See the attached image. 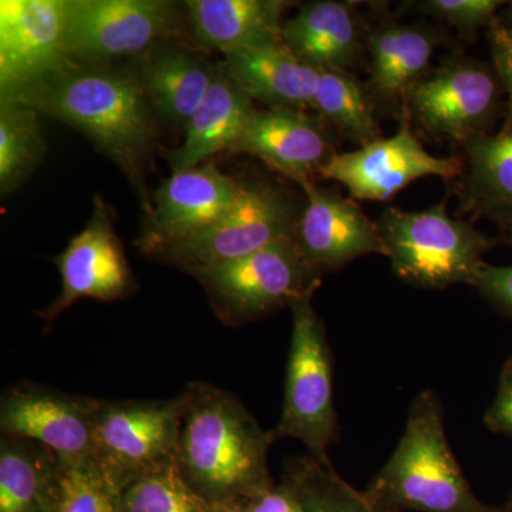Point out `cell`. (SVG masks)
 <instances>
[{"label":"cell","mask_w":512,"mask_h":512,"mask_svg":"<svg viewBox=\"0 0 512 512\" xmlns=\"http://www.w3.org/2000/svg\"><path fill=\"white\" fill-rule=\"evenodd\" d=\"M205 512H249L248 500L237 498V500H221L208 503Z\"/></svg>","instance_id":"d590c367"},{"label":"cell","mask_w":512,"mask_h":512,"mask_svg":"<svg viewBox=\"0 0 512 512\" xmlns=\"http://www.w3.org/2000/svg\"><path fill=\"white\" fill-rule=\"evenodd\" d=\"M180 423V397L100 400L94 420V460L123 487L174 460Z\"/></svg>","instance_id":"9c48e42d"},{"label":"cell","mask_w":512,"mask_h":512,"mask_svg":"<svg viewBox=\"0 0 512 512\" xmlns=\"http://www.w3.org/2000/svg\"><path fill=\"white\" fill-rule=\"evenodd\" d=\"M175 460L192 487L208 501L255 497L274 485L269 473L271 431L234 394L190 383L181 394Z\"/></svg>","instance_id":"7a4b0ae2"},{"label":"cell","mask_w":512,"mask_h":512,"mask_svg":"<svg viewBox=\"0 0 512 512\" xmlns=\"http://www.w3.org/2000/svg\"><path fill=\"white\" fill-rule=\"evenodd\" d=\"M447 202L444 198L423 211L387 208L376 222L393 274L407 284L430 289L473 286L484 255L497 245L473 224L451 218Z\"/></svg>","instance_id":"277c9868"},{"label":"cell","mask_w":512,"mask_h":512,"mask_svg":"<svg viewBox=\"0 0 512 512\" xmlns=\"http://www.w3.org/2000/svg\"><path fill=\"white\" fill-rule=\"evenodd\" d=\"M366 22V53L369 77L366 92L377 113L403 119L407 97L430 73L431 60L450 37L427 23H402L389 13Z\"/></svg>","instance_id":"5bb4252c"},{"label":"cell","mask_w":512,"mask_h":512,"mask_svg":"<svg viewBox=\"0 0 512 512\" xmlns=\"http://www.w3.org/2000/svg\"><path fill=\"white\" fill-rule=\"evenodd\" d=\"M178 30L177 9L164 0H67V46L74 62L143 55Z\"/></svg>","instance_id":"30bf717a"},{"label":"cell","mask_w":512,"mask_h":512,"mask_svg":"<svg viewBox=\"0 0 512 512\" xmlns=\"http://www.w3.org/2000/svg\"><path fill=\"white\" fill-rule=\"evenodd\" d=\"M484 424L495 434L512 437V356L501 369L497 393L484 414Z\"/></svg>","instance_id":"836d02e7"},{"label":"cell","mask_w":512,"mask_h":512,"mask_svg":"<svg viewBox=\"0 0 512 512\" xmlns=\"http://www.w3.org/2000/svg\"><path fill=\"white\" fill-rule=\"evenodd\" d=\"M284 478L295 488L305 512H392L343 480L330 460L309 454L292 458L285 464Z\"/></svg>","instance_id":"4316f807"},{"label":"cell","mask_w":512,"mask_h":512,"mask_svg":"<svg viewBox=\"0 0 512 512\" xmlns=\"http://www.w3.org/2000/svg\"><path fill=\"white\" fill-rule=\"evenodd\" d=\"M120 488L94 458L63 467L55 512H119Z\"/></svg>","instance_id":"f546056e"},{"label":"cell","mask_w":512,"mask_h":512,"mask_svg":"<svg viewBox=\"0 0 512 512\" xmlns=\"http://www.w3.org/2000/svg\"><path fill=\"white\" fill-rule=\"evenodd\" d=\"M311 109L326 126L360 147L383 138L365 83H360L352 72L320 70Z\"/></svg>","instance_id":"484cf974"},{"label":"cell","mask_w":512,"mask_h":512,"mask_svg":"<svg viewBox=\"0 0 512 512\" xmlns=\"http://www.w3.org/2000/svg\"><path fill=\"white\" fill-rule=\"evenodd\" d=\"M249 512H305L293 485L286 478L249 498Z\"/></svg>","instance_id":"e575fe53"},{"label":"cell","mask_w":512,"mask_h":512,"mask_svg":"<svg viewBox=\"0 0 512 512\" xmlns=\"http://www.w3.org/2000/svg\"><path fill=\"white\" fill-rule=\"evenodd\" d=\"M285 0H188L185 2L198 43L222 55L282 42Z\"/></svg>","instance_id":"44dd1931"},{"label":"cell","mask_w":512,"mask_h":512,"mask_svg":"<svg viewBox=\"0 0 512 512\" xmlns=\"http://www.w3.org/2000/svg\"><path fill=\"white\" fill-rule=\"evenodd\" d=\"M494 25L500 28L511 30L512 32V0L511 2H504L501 9L498 10L497 18H495Z\"/></svg>","instance_id":"8d00e7d4"},{"label":"cell","mask_w":512,"mask_h":512,"mask_svg":"<svg viewBox=\"0 0 512 512\" xmlns=\"http://www.w3.org/2000/svg\"><path fill=\"white\" fill-rule=\"evenodd\" d=\"M39 113L10 99H0V190L9 194L28 180L45 156Z\"/></svg>","instance_id":"83f0119b"},{"label":"cell","mask_w":512,"mask_h":512,"mask_svg":"<svg viewBox=\"0 0 512 512\" xmlns=\"http://www.w3.org/2000/svg\"><path fill=\"white\" fill-rule=\"evenodd\" d=\"M282 43L319 70H350L365 62L366 20L355 3L315 0L285 20Z\"/></svg>","instance_id":"d6986e66"},{"label":"cell","mask_w":512,"mask_h":512,"mask_svg":"<svg viewBox=\"0 0 512 512\" xmlns=\"http://www.w3.org/2000/svg\"><path fill=\"white\" fill-rule=\"evenodd\" d=\"M232 153L259 158L301 187L338 154L325 121L299 109L255 110Z\"/></svg>","instance_id":"ac0fdd59"},{"label":"cell","mask_w":512,"mask_h":512,"mask_svg":"<svg viewBox=\"0 0 512 512\" xmlns=\"http://www.w3.org/2000/svg\"><path fill=\"white\" fill-rule=\"evenodd\" d=\"M503 5L500 0H424L417 3L416 8L473 42L480 30H488L494 25Z\"/></svg>","instance_id":"4dcf8cb0"},{"label":"cell","mask_w":512,"mask_h":512,"mask_svg":"<svg viewBox=\"0 0 512 512\" xmlns=\"http://www.w3.org/2000/svg\"><path fill=\"white\" fill-rule=\"evenodd\" d=\"M207 507L175 458L120 488L119 512H205Z\"/></svg>","instance_id":"f1b7e54d"},{"label":"cell","mask_w":512,"mask_h":512,"mask_svg":"<svg viewBox=\"0 0 512 512\" xmlns=\"http://www.w3.org/2000/svg\"><path fill=\"white\" fill-rule=\"evenodd\" d=\"M221 67L249 99L269 109L312 107L320 70L303 63L282 42L229 53Z\"/></svg>","instance_id":"7402d4cb"},{"label":"cell","mask_w":512,"mask_h":512,"mask_svg":"<svg viewBox=\"0 0 512 512\" xmlns=\"http://www.w3.org/2000/svg\"><path fill=\"white\" fill-rule=\"evenodd\" d=\"M365 493L392 512H512L474 493L448 446L443 403L431 389L414 397L399 443Z\"/></svg>","instance_id":"3957f363"},{"label":"cell","mask_w":512,"mask_h":512,"mask_svg":"<svg viewBox=\"0 0 512 512\" xmlns=\"http://www.w3.org/2000/svg\"><path fill=\"white\" fill-rule=\"evenodd\" d=\"M507 504L510 505V507L512 508V490L510 493V498H508Z\"/></svg>","instance_id":"74e56055"},{"label":"cell","mask_w":512,"mask_h":512,"mask_svg":"<svg viewBox=\"0 0 512 512\" xmlns=\"http://www.w3.org/2000/svg\"><path fill=\"white\" fill-rule=\"evenodd\" d=\"M505 117V92L493 63L453 53L412 90L403 119L426 138L463 147L493 134Z\"/></svg>","instance_id":"8992f818"},{"label":"cell","mask_w":512,"mask_h":512,"mask_svg":"<svg viewBox=\"0 0 512 512\" xmlns=\"http://www.w3.org/2000/svg\"><path fill=\"white\" fill-rule=\"evenodd\" d=\"M63 466L36 441L2 437L0 512H55Z\"/></svg>","instance_id":"d4e9b609"},{"label":"cell","mask_w":512,"mask_h":512,"mask_svg":"<svg viewBox=\"0 0 512 512\" xmlns=\"http://www.w3.org/2000/svg\"><path fill=\"white\" fill-rule=\"evenodd\" d=\"M463 171L464 161L460 157L433 156L421 146L412 123L402 119L393 137L336 154L320 177L345 185L353 200L383 202L413 181L426 177L451 181L461 177Z\"/></svg>","instance_id":"7c38bea8"},{"label":"cell","mask_w":512,"mask_h":512,"mask_svg":"<svg viewBox=\"0 0 512 512\" xmlns=\"http://www.w3.org/2000/svg\"><path fill=\"white\" fill-rule=\"evenodd\" d=\"M463 148L466 163L458 184L457 215L494 222L505 244L512 245V124L473 138Z\"/></svg>","instance_id":"ffe728a7"},{"label":"cell","mask_w":512,"mask_h":512,"mask_svg":"<svg viewBox=\"0 0 512 512\" xmlns=\"http://www.w3.org/2000/svg\"><path fill=\"white\" fill-rule=\"evenodd\" d=\"M72 62L67 0L0 2V99L30 89Z\"/></svg>","instance_id":"8fae6325"},{"label":"cell","mask_w":512,"mask_h":512,"mask_svg":"<svg viewBox=\"0 0 512 512\" xmlns=\"http://www.w3.org/2000/svg\"><path fill=\"white\" fill-rule=\"evenodd\" d=\"M100 400L57 392L32 383L16 384L0 399L3 436L36 441L56 454L63 467L94 458V420Z\"/></svg>","instance_id":"4fadbf2b"},{"label":"cell","mask_w":512,"mask_h":512,"mask_svg":"<svg viewBox=\"0 0 512 512\" xmlns=\"http://www.w3.org/2000/svg\"><path fill=\"white\" fill-rule=\"evenodd\" d=\"M62 278V291L42 312L47 326L82 298L111 302L133 291L134 278L123 245L103 201L94 202L89 224L53 258Z\"/></svg>","instance_id":"2e32d148"},{"label":"cell","mask_w":512,"mask_h":512,"mask_svg":"<svg viewBox=\"0 0 512 512\" xmlns=\"http://www.w3.org/2000/svg\"><path fill=\"white\" fill-rule=\"evenodd\" d=\"M217 70L200 57L167 47L148 57L138 77L158 116L185 131L210 92Z\"/></svg>","instance_id":"cb8c5ba5"},{"label":"cell","mask_w":512,"mask_h":512,"mask_svg":"<svg viewBox=\"0 0 512 512\" xmlns=\"http://www.w3.org/2000/svg\"><path fill=\"white\" fill-rule=\"evenodd\" d=\"M306 202L295 229V241L305 261L328 274L366 255H389L376 222L355 201L315 183L302 185Z\"/></svg>","instance_id":"e0dca14e"},{"label":"cell","mask_w":512,"mask_h":512,"mask_svg":"<svg viewBox=\"0 0 512 512\" xmlns=\"http://www.w3.org/2000/svg\"><path fill=\"white\" fill-rule=\"evenodd\" d=\"M473 286L495 311L512 320V264L495 266L485 262Z\"/></svg>","instance_id":"1f68e13d"},{"label":"cell","mask_w":512,"mask_h":512,"mask_svg":"<svg viewBox=\"0 0 512 512\" xmlns=\"http://www.w3.org/2000/svg\"><path fill=\"white\" fill-rule=\"evenodd\" d=\"M190 275L228 326L244 325L313 298L322 282V275L303 258L295 237L279 239L237 261L195 269Z\"/></svg>","instance_id":"52a82bcc"},{"label":"cell","mask_w":512,"mask_h":512,"mask_svg":"<svg viewBox=\"0 0 512 512\" xmlns=\"http://www.w3.org/2000/svg\"><path fill=\"white\" fill-rule=\"evenodd\" d=\"M255 110L248 94L218 67L210 92L185 128L183 144L168 153L173 171L208 163L221 151L232 153Z\"/></svg>","instance_id":"603a6c76"},{"label":"cell","mask_w":512,"mask_h":512,"mask_svg":"<svg viewBox=\"0 0 512 512\" xmlns=\"http://www.w3.org/2000/svg\"><path fill=\"white\" fill-rule=\"evenodd\" d=\"M488 45L495 70L505 92L504 124H512V32L493 25L487 30ZM503 124V126H504Z\"/></svg>","instance_id":"d6a6232c"},{"label":"cell","mask_w":512,"mask_h":512,"mask_svg":"<svg viewBox=\"0 0 512 512\" xmlns=\"http://www.w3.org/2000/svg\"><path fill=\"white\" fill-rule=\"evenodd\" d=\"M291 312L284 402L271 436L274 441H301L309 456L329 461V448L339 439L332 350L325 325L313 309L312 298L293 303Z\"/></svg>","instance_id":"5b68a950"},{"label":"cell","mask_w":512,"mask_h":512,"mask_svg":"<svg viewBox=\"0 0 512 512\" xmlns=\"http://www.w3.org/2000/svg\"><path fill=\"white\" fill-rule=\"evenodd\" d=\"M245 184L221 173L214 163L173 171L154 194L138 248L151 255L211 227L231 210Z\"/></svg>","instance_id":"9a60e30c"},{"label":"cell","mask_w":512,"mask_h":512,"mask_svg":"<svg viewBox=\"0 0 512 512\" xmlns=\"http://www.w3.org/2000/svg\"><path fill=\"white\" fill-rule=\"evenodd\" d=\"M301 212L279 188L245 184L231 210L204 231L164 245L157 258L190 274L195 269L237 261L274 244L295 237Z\"/></svg>","instance_id":"ba28073f"},{"label":"cell","mask_w":512,"mask_h":512,"mask_svg":"<svg viewBox=\"0 0 512 512\" xmlns=\"http://www.w3.org/2000/svg\"><path fill=\"white\" fill-rule=\"evenodd\" d=\"M9 99L77 128L131 183H143L157 124L138 74L72 62Z\"/></svg>","instance_id":"6da1fadb"}]
</instances>
